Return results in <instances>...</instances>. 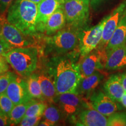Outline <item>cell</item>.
Wrapping results in <instances>:
<instances>
[{"mask_svg": "<svg viewBox=\"0 0 126 126\" xmlns=\"http://www.w3.org/2000/svg\"><path fill=\"white\" fill-rule=\"evenodd\" d=\"M37 4L28 0H15L8 9L7 20L23 33L33 35L37 30Z\"/></svg>", "mask_w": 126, "mask_h": 126, "instance_id": "1", "label": "cell"}, {"mask_svg": "<svg viewBox=\"0 0 126 126\" xmlns=\"http://www.w3.org/2000/svg\"><path fill=\"white\" fill-rule=\"evenodd\" d=\"M81 78L79 64L72 59L60 60L57 64L54 79L57 95L67 92L77 93Z\"/></svg>", "mask_w": 126, "mask_h": 126, "instance_id": "2", "label": "cell"}, {"mask_svg": "<svg viewBox=\"0 0 126 126\" xmlns=\"http://www.w3.org/2000/svg\"><path fill=\"white\" fill-rule=\"evenodd\" d=\"M20 76L28 77L37 68L38 50L33 46L13 48L2 55Z\"/></svg>", "mask_w": 126, "mask_h": 126, "instance_id": "3", "label": "cell"}, {"mask_svg": "<svg viewBox=\"0 0 126 126\" xmlns=\"http://www.w3.org/2000/svg\"><path fill=\"white\" fill-rule=\"evenodd\" d=\"M82 28L69 25L47 39L48 45L58 54L72 51L79 45V35Z\"/></svg>", "mask_w": 126, "mask_h": 126, "instance_id": "4", "label": "cell"}, {"mask_svg": "<svg viewBox=\"0 0 126 126\" xmlns=\"http://www.w3.org/2000/svg\"><path fill=\"white\" fill-rule=\"evenodd\" d=\"M91 0H64L63 8L68 25L83 28L89 15Z\"/></svg>", "mask_w": 126, "mask_h": 126, "instance_id": "5", "label": "cell"}, {"mask_svg": "<svg viewBox=\"0 0 126 126\" xmlns=\"http://www.w3.org/2000/svg\"><path fill=\"white\" fill-rule=\"evenodd\" d=\"M108 16L95 26L87 29H81L79 35V51L82 58L91 53L100 43L102 37L103 29Z\"/></svg>", "mask_w": 126, "mask_h": 126, "instance_id": "6", "label": "cell"}, {"mask_svg": "<svg viewBox=\"0 0 126 126\" xmlns=\"http://www.w3.org/2000/svg\"><path fill=\"white\" fill-rule=\"evenodd\" d=\"M126 13V0H124L114 9L110 15H108V18L104 25L102 37L100 43L97 47L99 51L102 53L105 60V51L107 46L112 36L113 33L117 27L118 25L123 16Z\"/></svg>", "mask_w": 126, "mask_h": 126, "instance_id": "7", "label": "cell"}, {"mask_svg": "<svg viewBox=\"0 0 126 126\" xmlns=\"http://www.w3.org/2000/svg\"><path fill=\"white\" fill-rule=\"evenodd\" d=\"M0 39L6 42L12 48L31 46L32 42L19 29L9 23L5 18H1Z\"/></svg>", "mask_w": 126, "mask_h": 126, "instance_id": "8", "label": "cell"}, {"mask_svg": "<svg viewBox=\"0 0 126 126\" xmlns=\"http://www.w3.org/2000/svg\"><path fill=\"white\" fill-rule=\"evenodd\" d=\"M54 100L57 102L62 111L67 116H73L82 110L91 107L77 93L67 92L57 95Z\"/></svg>", "mask_w": 126, "mask_h": 126, "instance_id": "9", "label": "cell"}, {"mask_svg": "<svg viewBox=\"0 0 126 126\" xmlns=\"http://www.w3.org/2000/svg\"><path fill=\"white\" fill-rule=\"evenodd\" d=\"M89 103L93 109L106 117L120 109L118 102H115L106 93L101 91H94L89 97Z\"/></svg>", "mask_w": 126, "mask_h": 126, "instance_id": "10", "label": "cell"}, {"mask_svg": "<svg viewBox=\"0 0 126 126\" xmlns=\"http://www.w3.org/2000/svg\"><path fill=\"white\" fill-rule=\"evenodd\" d=\"M5 94L15 105L34 100L28 92L26 81L16 75L9 83Z\"/></svg>", "mask_w": 126, "mask_h": 126, "instance_id": "11", "label": "cell"}, {"mask_svg": "<svg viewBox=\"0 0 126 126\" xmlns=\"http://www.w3.org/2000/svg\"><path fill=\"white\" fill-rule=\"evenodd\" d=\"M76 126H108V117L89 107L72 116Z\"/></svg>", "mask_w": 126, "mask_h": 126, "instance_id": "12", "label": "cell"}, {"mask_svg": "<svg viewBox=\"0 0 126 126\" xmlns=\"http://www.w3.org/2000/svg\"><path fill=\"white\" fill-rule=\"evenodd\" d=\"M105 66V60L102 53L95 48L83 57L79 63L82 78L89 76L97 71H100Z\"/></svg>", "mask_w": 126, "mask_h": 126, "instance_id": "13", "label": "cell"}, {"mask_svg": "<svg viewBox=\"0 0 126 126\" xmlns=\"http://www.w3.org/2000/svg\"><path fill=\"white\" fill-rule=\"evenodd\" d=\"M64 0H42L37 4V23L38 31H45V25L48 18L63 6Z\"/></svg>", "mask_w": 126, "mask_h": 126, "instance_id": "14", "label": "cell"}, {"mask_svg": "<svg viewBox=\"0 0 126 126\" xmlns=\"http://www.w3.org/2000/svg\"><path fill=\"white\" fill-rule=\"evenodd\" d=\"M104 68L108 71L126 68V43L114 48L107 54Z\"/></svg>", "mask_w": 126, "mask_h": 126, "instance_id": "15", "label": "cell"}, {"mask_svg": "<svg viewBox=\"0 0 126 126\" xmlns=\"http://www.w3.org/2000/svg\"><path fill=\"white\" fill-rule=\"evenodd\" d=\"M103 90L113 100L120 103L125 91L121 81L120 74L111 75L104 83Z\"/></svg>", "mask_w": 126, "mask_h": 126, "instance_id": "16", "label": "cell"}, {"mask_svg": "<svg viewBox=\"0 0 126 126\" xmlns=\"http://www.w3.org/2000/svg\"><path fill=\"white\" fill-rule=\"evenodd\" d=\"M104 78V75L97 71L94 74L81 78L77 89V94L80 95H89L94 92Z\"/></svg>", "mask_w": 126, "mask_h": 126, "instance_id": "17", "label": "cell"}, {"mask_svg": "<svg viewBox=\"0 0 126 126\" xmlns=\"http://www.w3.org/2000/svg\"><path fill=\"white\" fill-rule=\"evenodd\" d=\"M126 43V13L123 16L113 33L105 51V58L111 50Z\"/></svg>", "mask_w": 126, "mask_h": 126, "instance_id": "18", "label": "cell"}, {"mask_svg": "<svg viewBox=\"0 0 126 126\" xmlns=\"http://www.w3.org/2000/svg\"><path fill=\"white\" fill-rule=\"evenodd\" d=\"M67 23L63 6L50 16L45 25V31L47 34L57 32L65 26Z\"/></svg>", "mask_w": 126, "mask_h": 126, "instance_id": "19", "label": "cell"}, {"mask_svg": "<svg viewBox=\"0 0 126 126\" xmlns=\"http://www.w3.org/2000/svg\"><path fill=\"white\" fill-rule=\"evenodd\" d=\"M38 77L45 100L53 102L57 96L54 81H53L51 77L46 74L39 75Z\"/></svg>", "mask_w": 126, "mask_h": 126, "instance_id": "20", "label": "cell"}, {"mask_svg": "<svg viewBox=\"0 0 126 126\" xmlns=\"http://www.w3.org/2000/svg\"><path fill=\"white\" fill-rule=\"evenodd\" d=\"M28 92L32 98L44 101L45 99L42 94L38 75L31 74L28 77L26 81Z\"/></svg>", "mask_w": 126, "mask_h": 126, "instance_id": "21", "label": "cell"}, {"mask_svg": "<svg viewBox=\"0 0 126 126\" xmlns=\"http://www.w3.org/2000/svg\"><path fill=\"white\" fill-rule=\"evenodd\" d=\"M33 100L18 104L14 106L9 115L12 125H19L22 119L25 117L26 110Z\"/></svg>", "mask_w": 126, "mask_h": 126, "instance_id": "22", "label": "cell"}, {"mask_svg": "<svg viewBox=\"0 0 126 126\" xmlns=\"http://www.w3.org/2000/svg\"><path fill=\"white\" fill-rule=\"evenodd\" d=\"M47 105L44 101H35L33 100L31 102L26 110L25 116L26 117H37L43 116Z\"/></svg>", "mask_w": 126, "mask_h": 126, "instance_id": "23", "label": "cell"}, {"mask_svg": "<svg viewBox=\"0 0 126 126\" xmlns=\"http://www.w3.org/2000/svg\"><path fill=\"white\" fill-rule=\"evenodd\" d=\"M45 120L51 123L53 126L60 120L61 113L59 109L54 105L47 106L43 114Z\"/></svg>", "mask_w": 126, "mask_h": 126, "instance_id": "24", "label": "cell"}, {"mask_svg": "<svg viewBox=\"0 0 126 126\" xmlns=\"http://www.w3.org/2000/svg\"><path fill=\"white\" fill-rule=\"evenodd\" d=\"M108 126H126V112L116 111L109 116Z\"/></svg>", "mask_w": 126, "mask_h": 126, "instance_id": "25", "label": "cell"}, {"mask_svg": "<svg viewBox=\"0 0 126 126\" xmlns=\"http://www.w3.org/2000/svg\"><path fill=\"white\" fill-rule=\"evenodd\" d=\"M15 106L13 102L8 96L5 92L0 94V111L9 116Z\"/></svg>", "mask_w": 126, "mask_h": 126, "instance_id": "26", "label": "cell"}, {"mask_svg": "<svg viewBox=\"0 0 126 126\" xmlns=\"http://www.w3.org/2000/svg\"><path fill=\"white\" fill-rule=\"evenodd\" d=\"M15 74L13 72L7 71L0 74V94L5 92L9 83Z\"/></svg>", "mask_w": 126, "mask_h": 126, "instance_id": "27", "label": "cell"}, {"mask_svg": "<svg viewBox=\"0 0 126 126\" xmlns=\"http://www.w3.org/2000/svg\"><path fill=\"white\" fill-rule=\"evenodd\" d=\"M42 116L37 117H26L25 116L19 124L20 126H38L42 119Z\"/></svg>", "mask_w": 126, "mask_h": 126, "instance_id": "28", "label": "cell"}, {"mask_svg": "<svg viewBox=\"0 0 126 126\" xmlns=\"http://www.w3.org/2000/svg\"><path fill=\"white\" fill-rule=\"evenodd\" d=\"M8 63L2 55H0V74L7 72L9 70Z\"/></svg>", "mask_w": 126, "mask_h": 126, "instance_id": "29", "label": "cell"}, {"mask_svg": "<svg viewBox=\"0 0 126 126\" xmlns=\"http://www.w3.org/2000/svg\"><path fill=\"white\" fill-rule=\"evenodd\" d=\"M9 117L8 115L4 114L0 111V126H11Z\"/></svg>", "mask_w": 126, "mask_h": 126, "instance_id": "30", "label": "cell"}, {"mask_svg": "<svg viewBox=\"0 0 126 126\" xmlns=\"http://www.w3.org/2000/svg\"><path fill=\"white\" fill-rule=\"evenodd\" d=\"M11 48L6 42L0 39V55H3Z\"/></svg>", "mask_w": 126, "mask_h": 126, "instance_id": "31", "label": "cell"}, {"mask_svg": "<svg viewBox=\"0 0 126 126\" xmlns=\"http://www.w3.org/2000/svg\"><path fill=\"white\" fill-rule=\"evenodd\" d=\"M15 0H0V9L4 10L8 9L9 6Z\"/></svg>", "mask_w": 126, "mask_h": 126, "instance_id": "32", "label": "cell"}, {"mask_svg": "<svg viewBox=\"0 0 126 126\" xmlns=\"http://www.w3.org/2000/svg\"><path fill=\"white\" fill-rule=\"evenodd\" d=\"M120 77L123 86L124 91H126V71L120 74Z\"/></svg>", "mask_w": 126, "mask_h": 126, "instance_id": "33", "label": "cell"}, {"mask_svg": "<svg viewBox=\"0 0 126 126\" xmlns=\"http://www.w3.org/2000/svg\"><path fill=\"white\" fill-rule=\"evenodd\" d=\"M120 103H122V106L126 109V91H124V94H123Z\"/></svg>", "mask_w": 126, "mask_h": 126, "instance_id": "34", "label": "cell"}, {"mask_svg": "<svg viewBox=\"0 0 126 126\" xmlns=\"http://www.w3.org/2000/svg\"><path fill=\"white\" fill-rule=\"evenodd\" d=\"M38 126H53V124H52L51 123L48 122V121L47 120H43L42 121V122H40L39 123V125Z\"/></svg>", "mask_w": 126, "mask_h": 126, "instance_id": "35", "label": "cell"}, {"mask_svg": "<svg viewBox=\"0 0 126 126\" xmlns=\"http://www.w3.org/2000/svg\"><path fill=\"white\" fill-rule=\"evenodd\" d=\"M28 1H32V2L35 3V4H38L39 2H40L41 1H42V0H28Z\"/></svg>", "mask_w": 126, "mask_h": 126, "instance_id": "36", "label": "cell"}, {"mask_svg": "<svg viewBox=\"0 0 126 126\" xmlns=\"http://www.w3.org/2000/svg\"><path fill=\"white\" fill-rule=\"evenodd\" d=\"M102 1H103V0H91L92 2L94 3V4H97V3Z\"/></svg>", "mask_w": 126, "mask_h": 126, "instance_id": "37", "label": "cell"}, {"mask_svg": "<svg viewBox=\"0 0 126 126\" xmlns=\"http://www.w3.org/2000/svg\"><path fill=\"white\" fill-rule=\"evenodd\" d=\"M1 20L0 18V31H1Z\"/></svg>", "mask_w": 126, "mask_h": 126, "instance_id": "38", "label": "cell"}]
</instances>
